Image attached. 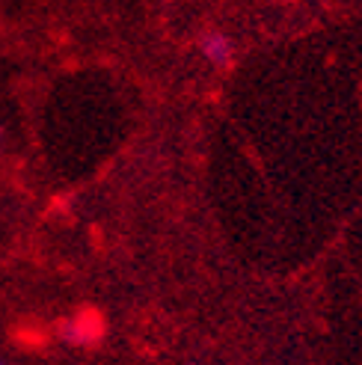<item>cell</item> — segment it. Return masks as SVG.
I'll return each instance as SVG.
<instances>
[{"label":"cell","mask_w":362,"mask_h":365,"mask_svg":"<svg viewBox=\"0 0 362 365\" xmlns=\"http://www.w3.org/2000/svg\"><path fill=\"white\" fill-rule=\"evenodd\" d=\"M66 336L75 341V344H86V341H95L101 336V318L95 312H81L75 321L66 327Z\"/></svg>","instance_id":"cell-1"},{"label":"cell","mask_w":362,"mask_h":365,"mask_svg":"<svg viewBox=\"0 0 362 365\" xmlns=\"http://www.w3.org/2000/svg\"><path fill=\"white\" fill-rule=\"evenodd\" d=\"M202 51H205V57H208L214 66H226V63H229V57H232V45H229L226 36H220V33L205 36Z\"/></svg>","instance_id":"cell-2"},{"label":"cell","mask_w":362,"mask_h":365,"mask_svg":"<svg viewBox=\"0 0 362 365\" xmlns=\"http://www.w3.org/2000/svg\"><path fill=\"white\" fill-rule=\"evenodd\" d=\"M0 365H4V362H0Z\"/></svg>","instance_id":"cell-3"}]
</instances>
